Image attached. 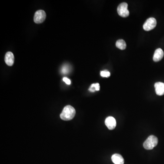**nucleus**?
Here are the masks:
<instances>
[{"label": "nucleus", "mask_w": 164, "mask_h": 164, "mask_svg": "<svg viewBox=\"0 0 164 164\" xmlns=\"http://www.w3.org/2000/svg\"><path fill=\"white\" fill-rule=\"evenodd\" d=\"M75 114V109L71 105H67L63 108L60 116L61 119L63 120H70L74 118Z\"/></svg>", "instance_id": "obj_1"}, {"label": "nucleus", "mask_w": 164, "mask_h": 164, "mask_svg": "<svg viewBox=\"0 0 164 164\" xmlns=\"http://www.w3.org/2000/svg\"><path fill=\"white\" fill-rule=\"evenodd\" d=\"M158 142V138L156 136H149L144 143V147L148 150L152 149L157 145Z\"/></svg>", "instance_id": "obj_2"}, {"label": "nucleus", "mask_w": 164, "mask_h": 164, "mask_svg": "<svg viewBox=\"0 0 164 164\" xmlns=\"http://www.w3.org/2000/svg\"><path fill=\"white\" fill-rule=\"evenodd\" d=\"M128 4L126 2H123L119 5L117 8L118 14L123 17H126L130 15V12L128 10Z\"/></svg>", "instance_id": "obj_3"}, {"label": "nucleus", "mask_w": 164, "mask_h": 164, "mask_svg": "<svg viewBox=\"0 0 164 164\" xmlns=\"http://www.w3.org/2000/svg\"><path fill=\"white\" fill-rule=\"evenodd\" d=\"M157 22L154 17H150L146 20L143 25V29L145 31H149L153 29L156 27Z\"/></svg>", "instance_id": "obj_4"}, {"label": "nucleus", "mask_w": 164, "mask_h": 164, "mask_svg": "<svg viewBox=\"0 0 164 164\" xmlns=\"http://www.w3.org/2000/svg\"><path fill=\"white\" fill-rule=\"evenodd\" d=\"M46 18V14L44 10H40L35 13L34 22L37 24L43 22Z\"/></svg>", "instance_id": "obj_5"}, {"label": "nucleus", "mask_w": 164, "mask_h": 164, "mask_svg": "<svg viewBox=\"0 0 164 164\" xmlns=\"http://www.w3.org/2000/svg\"><path fill=\"white\" fill-rule=\"evenodd\" d=\"M105 124L109 130H114L116 126V121L113 117L109 116L105 119Z\"/></svg>", "instance_id": "obj_6"}, {"label": "nucleus", "mask_w": 164, "mask_h": 164, "mask_svg": "<svg viewBox=\"0 0 164 164\" xmlns=\"http://www.w3.org/2000/svg\"><path fill=\"white\" fill-rule=\"evenodd\" d=\"M155 88L157 95L162 96L164 94V83L157 82L155 84Z\"/></svg>", "instance_id": "obj_7"}, {"label": "nucleus", "mask_w": 164, "mask_h": 164, "mask_svg": "<svg viewBox=\"0 0 164 164\" xmlns=\"http://www.w3.org/2000/svg\"><path fill=\"white\" fill-rule=\"evenodd\" d=\"M5 61L7 65L9 66L13 65L14 62V56L13 53L11 52H7L5 55Z\"/></svg>", "instance_id": "obj_8"}, {"label": "nucleus", "mask_w": 164, "mask_h": 164, "mask_svg": "<svg viewBox=\"0 0 164 164\" xmlns=\"http://www.w3.org/2000/svg\"><path fill=\"white\" fill-rule=\"evenodd\" d=\"M164 52L161 49H158L155 52L153 56L154 61L155 62L160 61L164 57Z\"/></svg>", "instance_id": "obj_9"}, {"label": "nucleus", "mask_w": 164, "mask_h": 164, "mask_svg": "<svg viewBox=\"0 0 164 164\" xmlns=\"http://www.w3.org/2000/svg\"><path fill=\"white\" fill-rule=\"evenodd\" d=\"M112 161L115 164H124V159L120 155L115 154L111 157Z\"/></svg>", "instance_id": "obj_10"}, {"label": "nucleus", "mask_w": 164, "mask_h": 164, "mask_svg": "<svg viewBox=\"0 0 164 164\" xmlns=\"http://www.w3.org/2000/svg\"><path fill=\"white\" fill-rule=\"evenodd\" d=\"M117 48L120 50H125L126 48V44L124 40L120 39L116 43Z\"/></svg>", "instance_id": "obj_11"}, {"label": "nucleus", "mask_w": 164, "mask_h": 164, "mask_svg": "<svg viewBox=\"0 0 164 164\" xmlns=\"http://www.w3.org/2000/svg\"><path fill=\"white\" fill-rule=\"evenodd\" d=\"M100 75L102 77L109 78L110 76V72L108 71L107 70H104V71H101Z\"/></svg>", "instance_id": "obj_12"}, {"label": "nucleus", "mask_w": 164, "mask_h": 164, "mask_svg": "<svg viewBox=\"0 0 164 164\" xmlns=\"http://www.w3.org/2000/svg\"><path fill=\"white\" fill-rule=\"evenodd\" d=\"M68 71H69V70H68V67L67 66H63L62 69V72L64 74H66V73H67Z\"/></svg>", "instance_id": "obj_13"}, {"label": "nucleus", "mask_w": 164, "mask_h": 164, "mask_svg": "<svg viewBox=\"0 0 164 164\" xmlns=\"http://www.w3.org/2000/svg\"><path fill=\"white\" fill-rule=\"evenodd\" d=\"M92 85L95 88L96 91H99L100 89V85L99 83H93Z\"/></svg>", "instance_id": "obj_14"}, {"label": "nucleus", "mask_w": 164, "mask_h": 164, "mask_svg": "<svg viewBox=\"0 0 164 164\" xmlns=\"http://www.w3.org/2000/svg\"><path fill=\"white\" fill-rule=\"evenodd\" d=\"M63 81H64L67 84V85H70L71 83V82L70 81V79H68L67 78H63Z\"/></svg>", "instance_id": "obj_15"}]
</instances>
